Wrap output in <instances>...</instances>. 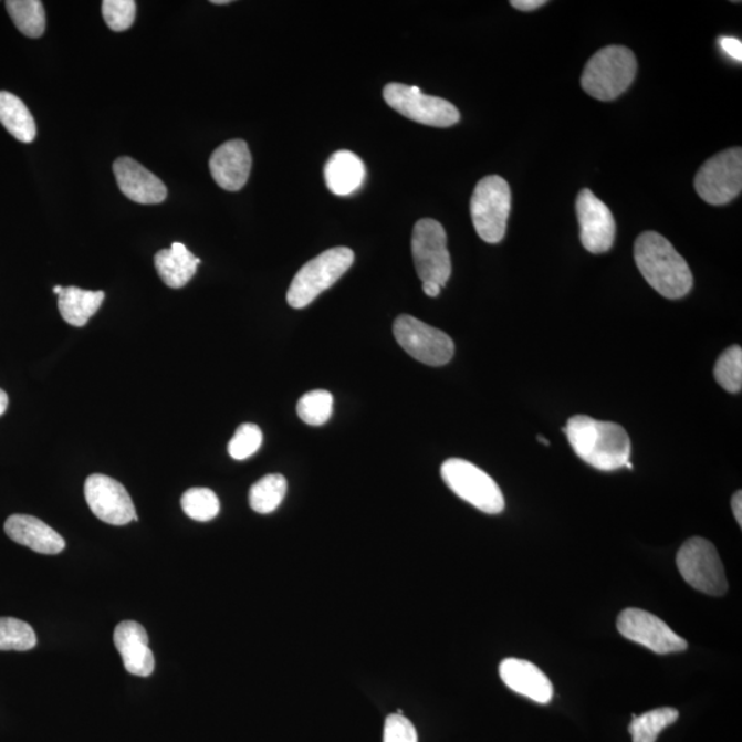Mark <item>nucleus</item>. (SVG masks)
<instances>
[{"label":"nucleus","instance_id":"obj_20","mask_svg":"<svg viewBox=\"0 0 742 742\" xmlns=\"http://www.w3.org/2000/svg\"><path fill=\"white\" fill-rule=\"evenodd\" d=\"M365 177V164L353 151L334 153L325 166L327 189L336 196L353 195L364 185Z\"/></svg>","mask_w":742,"mask_h":742},{"label":"nucleus","instance_id":"obj_36","mask_svg":"<svg viewBox=\"0 0 742 742\" xmlns=\"http://www.w3.org/2000/svg\"><path fill=\"white\" fill-rule=\"evenodd\" d=\"M732 509L735 520H738L739 525H742V492L738 491L733 495Z\"/></svg>","mask_w":742,"mask_h":742},{"label":"nucleus","instance_id":"obj_37","mask_svg":"<svg viewBox=\"0 0 742 742\" xmlns=\"http://www.w3.org/2000/svg\"><path fill=\"white\" fill-rule=\"evenodd\" d=\"M422 291L429 297H438L440 292H441V286H439L438 283L424 282L422 283Z\"/></svg>","mask_w":742,"mask_h":742},{"label":"nucleus","instance_id":"obj_11","mask_svg":"<svg viewBox=\"0 0 742 742\" xmlns=\"http://www.w3.org/2000/svg\"><path fill=\"white\" fill-rule=\"evenodd\" d=\"M394 334L400 347L424 365L445 366L454 356V342L449 334L424 324L415 316H398Z\"/></svg>","mask_w":742,"mask_h":742},{"label":"nucleus","instance_id":"obj_17","mask_svg":"<svg viewBox=\"0 0 742 742\" xmlns=\"http://www.w3.org/2000/svg\"><path fill=\"white\" fill-rule=\"evenodd\" d=\"M500 676L509 689L526 699L540 704H547L553 699L554 689L551 679L531 661L513 657L505 659L501 662Z\"/></svg>","mask_w":742,"mask_h":742},{"label":"nucleus","instance_id":"obj_7","mask_svg":"<svg viewBox=\"0 0 742 742\" xmlns=\"http://www.w3.org/2000/svg\"><path fill=\"white\" fill-rule=\"evenodd\" d=\"M679 574L690 586L708 596H723L728 579L717 547L704 537L694 536L683 543L677 554Z\"/></svg>","mask_w":742,"mask_h":742},{"label":"nucleus","instance_id":"obj_31","mask_svg":"<svg viewBox=\"0 0 742 742\" xmlns=\"http://www.w3.org/2000/svg\"><path fill=\"white\" fill-rule=\"evenodd\" d=\"M262 443V429L254 424H242L230 440L229 454L237 461L248 460L257 454Z\"/></svg>","mask_w":742,"mask_h":742},{"label":"nucleus","instance_id":"obj_9","mask_svg":"<svg viewBox=\"0 0 742 742\" xmlns=\"http://www.w3.org/2000/svg\"><path fill=\"white\" fill-rule=\"evenodd\" d=\"M411 252L422 283H438L443 289L450 280L452 269L443 226L433 219L419 220L412 230Z\"/></svg>","mask_w":742,"mask_h":742},{"label":"nucleus","instance_id":"obj_41","mask_svg":"<svg viewBox=\"0 0 742 742\" xmlns=\"http://www.w3.org/2000/svg\"><path fill=\"white\" fill-rule=\"evenodd\" d=\"M62 288H64V286H61V285L54 286L53 292L56 294V296H59V294L61 293Z\"/></svg>","mask_w":742,"mask_h":742},{"label":"nucleus","instance_id":"obj_18","mask_svg":"<svg viewBox=\"0 0 742 742\" xmlns=\"http://www.w3.org/2000/svg\"><path fill=\"white\" fill-rule=\"evenodd\" d=\"M4 532L11 541L36 553L53 556V554H59L65 548L64 537L33 515H10L6 520Z\"/></svg>","mask_w":742,"mask_h":742},{"label":"nucleus","instance_id":"obj_19","mask_svg":"<svg viewBox=\"0 0 742 742\" xmlns=\"http://www.w3.org/2000/svg\"><path fill=\"white\" fill-rule=\"evenodd\" d=\"M115 645L123 665L133 676L149 677L155 670V656L149 648V637L137 621H122L115 630Z\"/></svg>","mask_w":742,"mask_h":742},{"label":"nucleus","instance_id":"obj_34","mask_svg":"<svg viewBox=\"0 0 742 742\" xmlns=\"http://www.w3.org/2000/svg\"><path fill=\"white\" fill-rule=\"evenodd\" d=\"M719 44H721V49L724 51V53H727L729 56H732L734 61H742V43L739 41V39L721 38Z\"/></svg>","mask_w":742,"mask_h":742},{"label":"nucleus","instance_id":"obj_27","mask_svg":"<svg viewBox=\"0 0 742 742\" xmlns=\"http://www.w3.org/2000/svg\"><path fill=\"white\" fill-rule=\"evenodd\" d=\"M36 642V634L28 623L14 617H0V650H31Z\"/></svg>","mask_w":742,"mask_h":742},{"label":"nucleus","instance_id":"obj_21","mask_svg":"<svg viewBox=\"0 0 742 742\" xmlns=\"http://www.w3.org/2000/svg\"><path fill=\"white\" fill-rule=\"evenodd\" d=\"M201 263L184 243L174 242L171 248L163 249L155 257V265L158 276L173 289L187 285L197 273L198 264Z\"/></svg>","mask_w":742,"mask_h":742},{"label":"nucleus","instance_id":"obj_10","mask_svg":"<svg viewBox=\"0 0 742 742\" xmlns=\"http://www.w3.org/2000/svg\"><path fill=\"white\" fill-rule=\"evenodd\" d=\"M697 195L711 206H727L742 189L741 147L719 153L704 163L696 175Z\"/></svg>","mask_w":742,"mask_h":742},{"label":"nucleus","instance_id":"obj_6","mask_svg":"<svg viewBox=\"0 0 742 742\" xmlns=\"http://www.w3.org/2000/svg\"><path fill=\"white\" fill-rule=\"evenodd\" d=\"M511 203V187L505 179L491 175L480 180L470 200V215L481 240L489 243L503 240Z\"/></svg>","mask_w":742,"mask_h":742},{"label":"nucleus","instance_id":"obj_32","mask_svg":"<svg viewBox=\"0 0 742 742\" xmlns=\"http://www.w3.org/2000/svg\"><path fill=\"white\" fill-rule=\"evenodd\" d=\"M102 14L112 31H127L137 17V3L134 0H105L102 3Z\"/></svg>","mask_w":742,"mask_h":742},{"label":"nucleus","instance_id":"obj_33","mask_svg":"<svg viewBox=\"0 0 742 742\" xmlns=\"http://www.w3.org/2000/svg\"><path fill=\"white\" fill-rule=\"evenodd\" d=\"M384 742H418V734L404 713H390L385 721Z\"/></svg>","mask_w":742,"mask_h":742},{"label":"nucleus","instance_id":"obj_25","mask_svg":"<svg viewBox=\"0 0 742 742\" xmlns=\"http://www.w3.org/2000/svg\"><path fill=\"white\" fill-rule=\"evenodd\" d=\"M286 491V479L282 474L264 475L251 487L249 505L260 514L273 513L280 508Z\"/></svg>","mask_w":742,"mask_h":742},{"label":"nucleus","instance_id":"obj_30","mask_svg":"<svg viewBox=\"0 0 742 742\" xmlns=\"http://www.w3.org/2000/svg\"><path fill=\"white\" fill-rule=\"evenodd\" d=\"M180 503H182L184 512L200 523L213 520L220 511L219 498L209 489L187 490Z\"/></svg>","mask_w":742,"mask_h":742},{"label":"nucleus","instance_id":"obj_14","mask_svg":"<svg viewBox=\"0 0 742 742\" xmlns=\"http://www.w3.org/2000/svg\"><path fill=\"white\" fill-rule=\"evenodd\" d=\"M576 215L582 245L594 254L608 252L616 236L615 218L609 208L592 190L583 189L577 196Z\"/></svg>","mask_w":742,"mask_h":742},{"label":"nucleus","instance_id":"obj_24","mask_svg":"<svg viewBox=\"0 0 742 742\" xmlns=\"http://www.w3.org/2000/svg\"><path fill=\"white\" fill-rule=\"evenodd\" d=\"M6 9L25 36L36 39L43 35L46 30V13L41 0H9Z\"/></svg>","mask_w":742,"mask_h":742},{"label":"nucleus","instance_id":"obj_39","mask_svg":"<svg viewBox=\"0 0 742 742\" xmlns=\"http://www.w3.org/2000/svg\"><path fill=\"white\" fill-rule=\"evenodd\" d=\"M213 4H229L230 0H212Z\"/></svg>","mask_w":742,"mask_h":742},{"label":"nucleus","instance_id":"obj_8","mask_svg":"<svg viewBox=\"0 0 742 742\" xmlns=\"http://www.w3.org/2000/svg\"><path fill=\"white\" fill-rule=\"evenodd\" d=\"M383 94L394 111L424 126L446 128L461 121L460 111L451 102L422 94L416 86L389 83Z\"/></svg>","mask_w":742,"mask_h":742},{"label":"nucleus","instance_id":"obj_26","mask_svg":"<svg viewBox=\"0 0 742 742\" xmlns=\"http://www.w3.org/2000/svg\"><path fill=\"white\" fill-rule=\"evenodd\" d=\"M679 712L676 708L665 707L645 712L644 715H633L628 732L633 735V742H656L659 734L672 723H676Z\"/></svg>","mask_w":742,"mask_h":742},{"label":"nucleus","instance_id":"obj_5","mask_svg":"<svg viewBox=\"0 0 742 742\" xmlns=\"http://www.w3.org/2000/svg\"><path fill=\"white\" fill-rule=\"evenodd\" d=\"M449 489L464 502L487 514H500L505 509L500 485L472 462L450 458L440 469Z\"/></svg>","mask_w":742,"mask_h":742},{"label":"nucleus","instance_id":"obj_4","mask_svg":"<svg viewBox=\"0 0 742 742\" xmlns=\"http://www.w3.org/2000/svg\"><path fill=\"white\" fill-rule=\"evenodd\" d=\"M354 260V252L345 247L328 249L310 260L294 275L286 294L288 304L296 310L307 307L347 273Z\"/></svg>","mask_w":742,"mask_h":742},{"label":"nucleus","instance_id":"obj_29","mask_svg":"<svg viewBox=\"0 0 742 742\" xmlns=\"http://www.w3.org/2000/svg\"><path fill=\"white\" fill-rule=\"evenodd\" d=\"M713 376L723 389L730 394H739L742 388V349L733 345L719 356Z\"/></svg>","mask_w":742,"mask_h":742},{"label":"nucleus","instance_id":"obj_1","mask_svg":"<svg viewBox=\"0 0 742 742\" xmlns=\"http://www.w3.org/2000/svg\"><path fill=\"white\" fill-rule=\"evenodd\" d=\"M563 432L568 436L575 454L594 469L614 472L630 461L631 441L619 424L575 416Z\"/></svg>","mask_w":742,"mask_h":742},{"label":"nucleus","instance_id":"obj_23","mask_svg":"<svg viewBox=\"0 0 742 742\" xmlns=\"http://www.w3.org/2000/svg\"><path fill=\"white\" fill-rule=\"evenodd\" d=\"M0 123L17 140L31 144L36 138V123L19 96L0 92Z\"/></svg>","mask_w":742,"mask_h":742},{"label":"nucleus","instance_id":"obj_15","mask_svg":"<svg viewBox=\"0 0 742 742\" xmlns=\"http://www.w3.org/2000/svg\"><path fill=\"white\" fill-rule=\"evenodd\" d=\"M113 173L123 195L142 206H156L166 201L167 186L160 178L134 158L121 157L113 164Z\"/></svg>","mask_w":742,"mask_h":742},{"label":"nucleus","instance_id":"obj_13","mask_svg":"<svg viewBox=\"0 0 742 742\" xmlns=\"http://www.w3.org/2000/svg\"><path fill=\"white\" fill-rule=\"evenodd\" d=\"M84 495L94 515L106 524L127 525L138 520L128 491L109 475H90L84 484Z\"/></svg>","mask_w":742,"mask_h":742},{"label":"nucleus","instance_id":"obj_40","mask_svg":"<svg viewBox=\"0 0 742 742\" xmlns=\"http://www.w3.org/2000/svg\"><path fill=\"white\" fill-rule=\"evenodd\" d=\"M537 441H542V443L546 446L551 445V441L543 438V436H537Z\"/></svg>","mask_w":742,"mask_h":742},{"label":"nucleus","instance_id":"obj_38","mask_svg":"<svg viewBox=\"0 0 742 742\" xmlns=\"http://www.w3.org/2000/svg\"><path fill=\"white\" fill-rule=\"evenodd\" d=\"M9 407V396L3 389H0V417H2Z\"/></svg>","mask_w":742,"mask_h":742},{"label":"nucleus","instance_id":"obj_22","mask_svg":"<svg viewBox=\"0 0 742 742\" xmlns=\"http://www.w3.org/2000/svg\"><path fill=\"white\" fill-rule=\"evenodd\" d=\"M105 300V292L84 291L70 286L59 294V310L62 318L72 326L83 327L96 314Z\"/></svg>","mask_w":742,"mask_h":742},{"label":"nucleus","instance_id":"obj_12","mask_svg":"<svg viewBox=\"0 0 742 742\" xmlns=\"http://www.w3.org/2000/svg\"><path fill=\"white\" fill-rule=\"evenodd\" d=\"M617 630L623 637L659 655L688 649V642L650 612L628 608L617 617Z\"/></svg>","mask_w":742,"mask_h":742},{"label":"nucleus","instance_id":"obj_42","mask_svg":"<svg viewBox=\"0 0 742 742\" xmlns=\"http://www.w3.org/2000/svg\"><path fill=\"white\" fill-rule=\"evenodd\" d=\"M626 468L633 470V468H634V467H633V463H631L630 461H628V462L626 463Z\"/></svg>","mask_w":742,"mask_h":742},{"label":"nucleus","instance_id":"obj_35","mask_svg":"<svg viewBox=\"0 0 742 742\" xmlns=\"http://www.w3.org/2000/svg\"><path fill=\"white\" fill-rule=\"evenodd\" d=\"M547 2L546 0H512L511 4L514 9L521 11H532L542 8Z\"/></svg>","mask_w":742,"mask_h":742},{"label":"nucleus","instance_id":"obj_28","mask_svg":"<svg viewBox=\"0 0 742 742\" xmlns=\"http://www.w3.org/2000/svg\"><path fill=\"white\" fill-rule=\"evenodd\" d=\"M333 412V395L327 390L316 389L302 396L297 404V415L311 427H321L331 419Z\"/></svg>","mask_w":742,"mask_h":742},{"label":"nucleus","instance_id":"obj_16","mask_svg":"<svg viewBox=\"0 0 742 742\" xmlns=\"http://www.w3.org/2000/svg\"><path fill=\"white\" fill-rule=\"evenodd\" d=\"M252 156L245 140L232 139L219 146L209 160V169L218 186L228 191L241 190L251 175Z\"/></svg>","mask_w":742,"mask_h":742},{"label":"nucleus","instance_id":"obj_2","mask_svg":"<svg viewBox=\"0 0 742 742\" xmlns=\"http://www.w3.org/2000/svg\"><path fill=\"white\" fill-rule=\"evenodd\" d=\"M634 258L644 279L661 296L678 300L693 288V275L687 260L659 232H642L634 247Z\"/></svg>","mask_w":742,"mask_h":742},{"label":"nucleus","instance_id":"obj_3","mask_svg":"<svg viewBox=\"0 0 742 742\" xmlns=\"http://www.w3.org/2000/svg\"><path fill=\"white\" fill-rule=\"evenodd\" d=\"M637 75L633 51L609 46L594 54L582 75V88L598 101H614L631 86Z\"/></svg>","mask_w":742,"mask_h":742}]
</instances>
